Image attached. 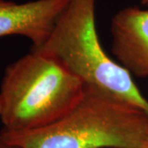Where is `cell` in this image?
<instances>
[{"mask_svg":"<svg viewBox=\"0 0 148 148\" xmlns=\"http://www.w3.org/2000/svg\"><path fill=\"white\" fill-rule=\"evenodd\" d=\"M0 132L7 143L21 148H142L148 114L105 90L86 86L79 101L52 123Z\"/></svg>","mask_w":148,"mask_h":148,"instance_id":"1","label":"cell"},{"mask_svg":"<svg viewBox=\"0 0 148 148\" xmlns=\"http://www.w3.org/2000/svg\"><path fill=\"white\" fill-rule=\"evenodd\" d=\"M86 85L58 59L31 50L6 68L0 86V119L7 131L45 127L65 115Z\"/></svg>","mask_w":148,"mask_h":148,"instance_id":"2","label":"cell"},{"mask_svg":"<svg viewBox=\"0 0 148 148\" xmlns=\"http://www.w3.org/2000/svg\"><path fill=\"white\" fill-rule=\"evenodd\" d=\"M96 0H70L47 40L37 49L60 61L86 86L115 95L148 114V101L132 76L103 49L95 24Z\"/></svg>","mask_w":148,"mask_h":148,"instance_id":"3","label":"cell"},{"mask_svg":"<svg viewBox=\"0 0 148 148\" xmlns=\"http://www.w3.org/2000/svg\"><path fill=\"white\" fill-rule=\"evenodd\" d=\"M70 0H35L24 3L0 0V38L7 36L27 37L32 49L40 48Z\"/></svg>","mask_w":148,"mask_h":148,"instance_id":"4","label":"cell"},{"mask_svg":"<svg viewBox=\"0 0 148 148\" xmlns=\"http://www.w3.org/2000/svg\"><path fill=\"white\" fill-rule=\"evenodd\" d=\"M111 51L119 64L138 77H148V9L127 7L111 19Z\"/></svg>","mask_w":148,"mask_h":148,"instance_id":"5","label":"cell"},{"mask_svg":"<svg viewBox=\"0 0 148 148\" xmlns=\"http://www.w3.org/2000/svg\"><path fill=\"white\" fill-rule=\"evenodd\" d=\"M0 148H21L14 146V145H11L9 143H8L3 138L2 135H1V132H0Z\"/></svg>","mask_w":148,"mask_h":148,"instance_id":"6","label":"cell"},{"mask_svg":"<svg viewBox=\"0 0 148 148\" xmlns=\"http://www.w3.org/2000/svg\"><path fill=\"white\" fill-rule=\"evenodd\" d=\"M142 148H148V132L147 134V137H146V139H145V141H144V143L143 144Z\"/></svg>","mask_w":148,"mask_h":148,"instance_id":"7","label":"cell"},{"mask_svg":"<svg viewBox=\"0 0 148 148\" xmlns=\"http://www.w3.org/2000/svg\"><path fill=\"white\" fill-rule=\"evenodd\" d=\"M141 3H142V4H143V5L148 7V0H141Z\"/></svg>","mask_w":148,"mask_h":148,"instance_id":"8","label":"cell"},{"mask_svg":"<svg viewBox=\"0 0 148 148\" xmlns=\"http://www.w3.org/2000/svg\"><path fill=\"white\" fill-rule=\"evenodd\" d=\"M0 114H1V107H0Z\"/></svg>","mask_w":148,"mask_h":148,"instance_id":"9","label":"cell"}]
</instances>
